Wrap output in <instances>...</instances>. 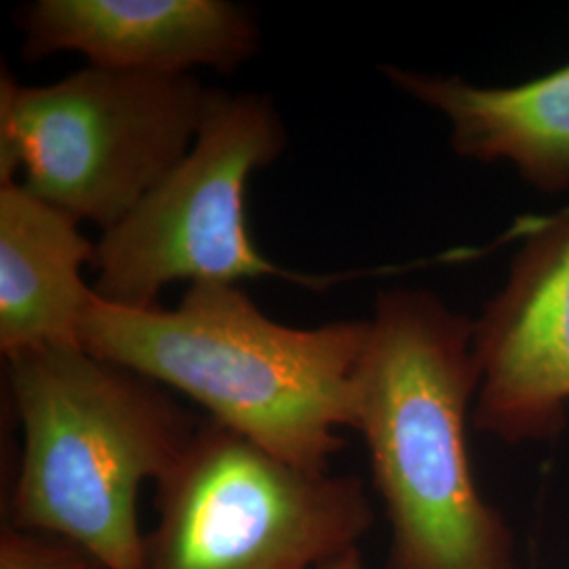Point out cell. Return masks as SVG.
<instances>
[{"label":"cell","instance_id":"obj_1","mask_svg":"<svg viewBox=\"0 0 569 569\" xmlns=\"http://www.w3.org/2000/svg\"><path fill=\"white\" fill-rule=\"evenodd\" d=\"M369 321L315 329L268 319L237 284H190L173 310L96 296L84 352L173 388L209 418L308 470H329L355 427V378Z\"/></svg>","mask_w":569,"mask_h":569},{"label":"cell","instance_id":"obj_2","mask_svg":"<svg viewBox=\"0 0 569 569\" xmlns=\"http://www.w3.org/2000/svg\"><path fill=\"white\" fill-rule=\"evenodd\" d=\"M475 321L435 293L376 300L355 378V430L390 523L388 569H515V540L481 498L467 418L479 392Z\"/></svg>","mask_w":569,"mask_h":569},{"label":"cell","instance_id":"obj_3","mask_svg":"<svg viewBox=\"0 0 569 569\" xmlns=\"http://www.w3.org/2000/svg\"><path fill=\"white\" fill-rule=\"evenodd\" d=\"M7 361L21 453L4 523L68 538L103 569H140V489L163 479L203 420L161 385L82 348Z\"/></svg>","mask_w":569,"mask_h":569},{"label":"cell","instance_id":"obj_4","mask_svg":"<svg viewBox=\"0 0 569 569\" xmlns=\"http://www.w3.org/2000/svg\"><path fill=\"white\" fill-rule=\"evenodd\" d=\"M220 91L190 74L87 66L44 87L0 79V180L103 230L176 169Z\"/></svg>","mask_w":569,"mask_h":569},{"label":"cell","instance_id":"obj_5","mask_svg":"<svg viewBox=\"0 0 569 569\" xmlns=\"http://www.w3.org/2000/svg\"><path fill=\"white\" fill-rule=\"evenodd\" d=\"M154 486L140 569H321L373 526L361 479L284 462L211 418Z\"/></svg>","mask_w":569,"mask_h":569},{"label":"cell","instance_id":"obj_6","mask_svg":"<svg viewBox=\"0 0 569 569\" xmlns=\"http://www.w3.org/2000/svg\"><path fill=\"white\" fill-rule=\"evenodd\" d=\"M283 122L266 96L220 91L203 127L171 169L96 244V296L124 308H157L167 284H237L274 277L326 289L340 277L302 274L274 264L247 224V183L283 152Z\"/></svg>","mask_w":569,"mask_h":569},{"label":"cell","instance_id":"obj_7","mask_svg":"<svg viewBox=\"0 0 569 569\" xmlns=\"http://www.w3.org/2000/svg\"><path fill=\"white\" fill-rule=\"evenodd\" d=\"M472 346L475 427L507 443L557 437L569 403V211L533 222Z\"/></svg>","mask_w":569,"mask_h":569},{"label":"cell","instance_id":"obj_8","mask_svg":"<svg viewBox=\"0 0 569 569\" xmlns=\"http://www.w3.org/2000/svg\"><path fill=\"white\" fill-rule=\"evenodd\" d=\"M26 60L79 51L91 66L188 74L232 72L258 49V28L226 0H39L21 18Z\"/></svg>","mask_w":569,"mask_h":569},{"label":"cell","instance_id":"obj_9","mask_svg":"<svg viewBox=\"0 0 569 569\" xmlns=\"http://www.w3.org/2000/svg\"><path fill=\"white\" fill-rule=\"evenodd\" d=\"M96 244L79 220L0 180V350L4 359L39 348H81V323L96 300L82 266Z\"/></svg>","mask_w":569,"mask_h":569},{"label":"cell","instance_id":"obj_10","mask_svg":"<svg viewBox=\"0 0 569 569\" xmlns=\"http://www.w3.org/2000/svg\"><path fill=\"white\" fill-rule=\"evenodd\" d=\"M388 79L451 122V146L481 163L507 161L542 192L569 188V63L512 87L385 68Z\"/></svg>","mask_w":569,"mask_h":569},{"label":"cell","instance_id":"obj_11","mask_svg":"<svg viewBox=\"0 0 569 569\" xmlns=\"http://www.w3.org/2000/svg\"><path fill=\"white\" fill-rule=\"evenodd\" d=\"M0 569H103L87 550L49 531L16 528L0 531Z\"/></svg>","mask_w":569,"mask_h":569},{"label":"cell","instance_id":"obj_12","mask_svg":"<svg viewBox=\"0 0 569 569\" xmlns=\"http://www.w3.org/2000/svg\"><path fill=\"white\" fill-rule=\"evenodd\" d=\"M321 569H366V566H363V559H361V550L352 549L345 552L342 557L329 561Z\"/></svg>","mask_w":569,"mask_h":569}]
</instances>
